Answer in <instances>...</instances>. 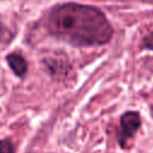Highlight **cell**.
Segmentation results:
<instances>
[{"label":"cell","instance_id":"cell-1","mask_svg":"<svg viewBox=\"0 0 153 153\" xmlns=\"http://www.w3.org/2000/svg\"><path fill=\"white\" fill-rule=\"evenodd\" d=\"M45 26L51 36L74 47L102 45L112 37V27L99 8L75 2L53 7Z\"/></svg>","mask_w":153,"mask_h":153},{"label":"cell","instance_id":"cell-2","mask_svg":"<svg viewBox=\"0 0 153 153\" xmlns=\"http://www.w3.org/2000/svg\"><path fill=\"white\" fill-rule=\"evenodd\" d=\"M141 120L136 111H128L121 117V129L118 133V142L122 147L127 146V142L136 134L140 128Z\"/></svg>","mask_w":153,"mask_h":153},{"label":"cell","instance_id":"cell-3","mask_svg":"<svg viewBox=\"0 0 153 153\" xmlns=\"http://www.w3.org/2000/svg\"><path fill=\"white\" fill-rule=\"evenodd\" d=\"M6 60H7V63H8L10 68L13 71V73L17 76L23 78L26 74L27 63H26L25 59L20 54H18V53H11L10 55L6 56Z\"/></svg>","mask_w":153,"mask_h":153},{"label":"cell","instance_id":"cell-4","mask_svg":"<svg viewBox=\"0 0 153 153\" xmlns=\"http://www.w3.org/2000/svg\"><path fill=\"white\" fill-rule=\"evenodd\" d=\"M0 153H14V147L11 140L8 139L0 140Z\"/></svg>","mask_w":153,"mask_h":153},{"label":"cell","instance_id":"cell-5","mask_svg":"<svg viewBox=\"0 0 153 153\" xmlns=\"http://www.w3.org/2000/svg\"><path fill=\"white\" fill-rule=\"evenodd\" d=\"M143 45H145V48H148V49H152L153 50V31L145 37Z\"/></svg>","mask_w":153,"mask_h":153},{"label":"cell","instance_id":"cell-6","mask_svg":"<svg viewBox=\"0 0 153 153\" xmlns=\"http://www.w3.org/2000/svg\"><path fill=\"white\" fill-rule=\"evenodd\" d=\"M1 30H2V26H1V23H0V35H1Z\"/></svg>","mask_w":153,"mask_h":153}]
</instances>
